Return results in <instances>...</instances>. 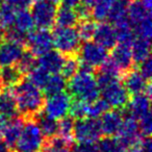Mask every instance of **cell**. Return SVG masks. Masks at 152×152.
<instances>
[{
    "label": "cell",
    "instance_id": "d590c367",
    "mask_svg": "<svg viewBox=\"0 0 152 152\" xmlns=\"http://www.w3.org/2000/svg\"><path fill=\"white\" fill-rule=\"evenodd\" d=\"M36 66H37L36 56L28 50H24L21 57L19 58V61L16 63V67L19 69V71L24 76L29 73Z\"/></svg>",
    "mask_w": 152,
    "mask_h": 152
},
{
    "label": "cell",
    "instance_id": "2e32d148",
    "mask_svg": "<svg viewBox=\"0 0 152 152\" xmlns=\"http://www.w3.org/2000/svg\"><path fill=\"white\" fill-rule=\"evenodd\" d=\"M93 40L107 50H110L117 44L116 29L112 23L103 21L97 24Z\"/></svg>",
    "mask_w": 152,
    "mask_h": 152
},
{
    "label": "cell",
    "instance_id": "db71d44e",
    "mask_svg": "<svg viewBox=\"0 0 152 152\" xmlns=\"http://www.w3.org/2000/svg\"><path fill=\"white\" fill-rule=\"evenodd\" d=\"M2 2H3V0H0V4H1Z\"/></svg>",
    "mask_w": 152,
    "mask_h": 152
},
{
    "label": "cell",
    "instance_id": "c3c4849f",
    "mask_svg": "<svg viewBox=\"0 0 152 152\" xmlns=\"http://www.w3.org/2000/svg\"><path fill=\"white\" fill-rule=\"evenodd\" d=\"M143 5L145 7L146 10L151 12V7H152V0H141Z\"/></svg>",
    "mask_w": 152,
    "mask_h": 152
},
{
    "label": "cell",
    "instance_id": "60d3db41",
    "mask_svg": "<svg viewBox=\"0 0 152 152\" xmlns=\"http://www.w3.org/2000/svg\"><path fill=\"white\" fill-rule=\"evenodd\" d=\"M128 152H152V143L150 137H142Z\"/></svg>",
    "mask_w": 152,
    "mask_h": 152
},
{
    "label": "cell",
    "instance_id": "f5cc1de1",
    "mask_svg": "<svg viewBox=\"0 0 152 152\" xmlns=\"http://www.w3.org/2000/svg\"><path fill=\"white\" fill-rule=\"evenodd\" d=\"M19 152H39V151H19Z\"/></svg>",
    "mask_w": 152,
    "mask_h": 152
},
{
    "label": "cell",
    "instance_id": "b9f144b4",
    "mask_svg": "<svg viewBox=\"0 0 152 152\" xmlns=\"http://www.w3.org/2000/svg\"><path fill=\"white\" fill-rule=\"evenodd\" d=\"M140 126V131H141L142 137H150L152 131V118L151 113L147 114L146 116L142 117L137 120Z\"/></svg>",
    "mask_w": 152,
    "mask_h": 152
},
{
    "label": "cell",
    "instance_id": "f35d334b",
    "mask_svg": "<svg viewBox=\"0 0 152 152\" xmlns=\"http://www.w3.org/2000/svg\"><path fill=\"white\" fill-rule=\"evenodd\" d=\"M49 75H50V73L45 71L44 69H42V68L39 67V66H36V67L28 73L27 78L29 79L34 86H37V87L42 90L43 88H44L45 83H46L47 79H48Z\"/></svg>",
    "mask_w": 152,
    "mask_h": 152
},
{
    "label": "cell",
    "instance_id": "8fae6325",
    "mask_svg": "<svg viewBox=\"0 0 152 152\" xmlns=\"http://www.w3.org/2000/svg\"><path fill=\"white\" fill-rule=\"evenodd\" d=\"M150 98L151 96L145 92L132 95V97L129 98L126 106L122 110L123 115H127L135 120H139L147 114H150Z\"/></svg>",
    "mask_w": 152,
    "mask_h": 152
},
{
    "label": "cell",
    "instance_id": "f546056e",
    "mask_svg": "<svg viewBox=\"0 0 152 152\" xmlns=\"http://www.w3.org/2000/svg\"><path fill=\"white\" fill-rule=\"evenodd\" d=\"M71 144L72 143L68 142L67 140L55 135L45 140V143L40 152H72Z\"/></svg>",
    "mask_w": 152,
    "mask_h": 152
},
{
    "label": "cell",
    "instance_id": "3957f363",
    "mask_svg": "<svg viewBox=\"0 0 152 152\" xmlns=\"http://www.w3.org/2000/svg\"><path fill=\"white\" fill-rule=\"evenodd\" d=\"M45 137L34 118L24 120L21 134L15 148L19 151H41L45 143Z\"/></svg>",
    "mask_w": 152,
    "mask_h": 152
},
{
    "label": "cell",
    "instance_id": "ab89813d",
    "mask_svg": "<svg viewBox=\"0 0 152 152\" xmlns=\"http://www.w3.org/2000/svg\"><path fill=\"white\" fill-rule=\"evenodd\" d=\"M87 107H88L87 102L81 101V100L76 99V98H72L71 104H70L69 115L73 119H75V120L87 118Z\"/></svg>",
    "mask_w": 152,
    "mask_h": 152
},
{
    "label": "cell",
    "instance_id": "4fadbf2b",
    "mask_svg": "<svg viewBox=\"0 0 152 152\" xmlns=\"http://www.w3.org/2000/svg\"><path fill=\"white\" fill-rule=\"evenodd\" d=\"M122 110L110 108L107 110L98 120L101 132L105 137H114L118 134V131L121 127L123 121Z\"/></svg>",
    "mask_w": 152,
    "mask_h": 152
},
{
    "label": "cell",
    "instance_id": "f907efd6",
    "mask_svg": "<svg viewBox=\"0 0 152 152\" xmlns=\"http://www.w3.org/2000/svg\"><path fill=\"white\" fill-rule=\"evenodd\" d=\"M50 1H52V2L55 3V4H57V3L61 2V0H50Z\"/></svg>",
    "mask_w": 152,
    "mask_h": 152
},
{
    "label": "cell",
    "instance_id": "5b68a950",
    "mask_svg": "<svg viewBox=\"0 0 152 152\" xmlns=\"http://www.w3.org/2000/svg\"><path fill=\"white\" fill-rule=\"evenodd\" d=\"M79 63L95 71L108 57V50L97 44L95 41H85L81 43L77 52Z\"/></svg>",
    "mask_w": 152,
    "mask_h": 152
},
{
    "label": "cell",
    "instance_id": "bcb514c9",
    "mask_svg": "<svg viewBox=\"0 0 152 152\" xmlns=\"http://www.w3.org/2000/svg\"><path fill=\"white\" fill-rule=\"evenodd\" d=\"M61 2L63 5H66V7L74 9L75 7L78 5V3L80 2V0H61Z\"/></svg>",
    "mask_w": 152,
    "mask_h": 152
},
{
    "label": "cell",
    "instance_id": "836d02e7",
    "mask_svg": "<svg viewBox=\"0 0 152 152\" xmlns=\"http://www.w3.org/2000/svg\"><path fill=\"white\" fill-rule=\"evenodd\" d=\"M77 25V32L81 41H91L93 40L94 34H95L97 23L95 20H91L90 18L88 19H81Z\"/></svg>",
    "mask_w": 152,
    "mask_h": 152
},
{
    "label": "cell",
    "instance_id": "ffe728a7",
    "mask_svg": "<svg viewBox=\"0 0 152 152\" xmlns=\"http://www.w3.org/2000/svg\"><path fill=\"white\" fill-rule=\"evenodd\" d=\"M0 114L9 119L20 115L13 89L10 87L1 88L0 90Z\"/></svg>",
    "mask_w": 152,
    "mask_h": 152
},
{
    "label": "cell",
    "instance_id": "44dd1931",
    "mask_svg": "<svg viewBox=\"0 0 152 152\" xmlns=\"http://www.w3.org/2000/svg\"><path fill=\"white\" fill-rule=\"evenodd\" d=\"M129 2L130 0H115L107 17V20H110L114 26L129 21L127 17V9Z\"/></svg>",
    "mask_w": 152,
    "mask_h": 152
},
{
    "label": "cell",
    "instance_id": "30bf717a",
    "mask_svg": "<svg viewBox=\"0 0 152 152\" xmlns=\"http://www.w3.org/2000/svg\"><path fill=\"white\" fill-rule=\"evenodd\" d=\"M71 99L70 94L65 91L48 96V98L45 99L43 112L51 118L58 120L69 115Z\"/></svg>",
    "mask_w": 152,
    "mask_h": 152
},
{
    "label": "cell",
    "instance_id": "9c48e42d",
    "mask_svg": "<svg viewBox=\"0 0 152 152\" xmlns=\"http://www.w3.org/2000/svg\"><path fill=\"white\" fill-rule=\"evenodd\" d=\"M25 46L36 57L41 56L53 48L52 32L46 28L32 29L26 34Z\"/></svg>",
    "mask_w": 152,
    "mask_h": 152
},
{
    "label": "cell",
    "instance_id": "7dc6e473",
    "mask_svg": "<svg viewBox=\"0 0 152 152\" xmlns=\"http://www.w3.org/2000/svg\"><path fill=\"white\" fill-rule=\"evenodd\" d=\"M9 121V118H7L5 116L0 114V137L2 135L3 133V130H4L5 126H7V123Z\"/></svg>",
    "mask_w": 152,
    "mask_h": 152
},
{
    "label": "cell",
    "instance_id": "816d5d0a",
    "mask_svg": "<svg viewBox=\"0 0 152 152\" xmlns=\"http://www.w3.org/2000/svg\"><path fill=\"white\" fill-rule=\"evenodd\" d=\"M1 88H2V83H1V78H0V90H1Z\"/></svg>",
    "mask_w": 152,
    "mask_h": 152
},
{
    "label": "cell",
    "instance_id": "5bb4252c",
    "mask_svg": "<svg viewBox=\"0 0 152 152\" xmlns=\"http://www.w3.org/2000/svg\"><path fill=\"white\" fill-rule=\"evenodd\" d=\"M24 51V45L9 40L0 41V67L16 65Z\"/></svg>",
    "mask_w": 152,
    "mask_h": 152
},
{
    "label": "cell",
    "instance_id": "4dcf8cb0",
    "mask_svg": "<svg viewBox=\"0 0 152 152\" xmlns=\"http://www.w3.org/2000/svg\"><path fill=\"white\" fill-rule=\"evenodd\" d=\"M74 122H75V119L72 118L70 115H67V116L58 119V121H57V135L72 143V141L74 140Z\"/></svg>",
    "mask_w": 152,
    "mask_h": 152
},
{
    "label": "cell",
    "instance_id": "ac0fdd59",
    "mask_svg": "<svg viewBox=\"0 0 152 152\" xmlns=\"http://www.w3.org/2000/svg\"><path fill=\"white\" fill-rule=\"evenodd\" d=\"M65 55L61 54L57 50H49L48 52L44 53L37 59V66L41 67L47 71L48 73H59L63 67Z\"/></svg>",
    "mask_w": 152,
    "mask_h": 152
},
{
    "label": "cell",
    "instance_id": "d6986e66",
    "mask_svg": "<svg viewBox=\"0 0 152 152\" xmlns=\"http://www.w3.org/2000/svg\"><path fill=\"white\" fill-rule=\"evenodd\" d=\"M24 120L25 119L19 115V116L11 118V120L7 121V126L3 130L1 137L9 148H15L20 137V134H21L22 128H23Z\"/></svg>",
    "mask_w": 152,
    "mask_h": 152
},
{
    "label": "cell",
    "instance_id": "52a82bcc",
    "mask_svg": "<svg viewBox=\"0 0 152 152\" xmlns=\"http://www.w3.org/2000/svg\"><path fill=\"white\" fill-rule=\"evenodd\" d=\"M101 135L98 119L83 118L74 122L73 139L77 143H97Z\"/></svg>",
    "mask_w": 152,
    "mask_h": 152
},
{
    "label": "cell",
    "instance_id": "1f68e13d",
    "mask_svg": "<svg viewBox=\"0 0 152 152\" xmlns=\"http://www.w3.org/2000/svg\"><path fill=\"white\" fill-rule=\"evenodd\" d=\"M115 0H97L92 11V16L96 22H103L107 20Z\"/></svg>",
    "mask_w": 152,
    "mask_h": 152
},
{
    "label": "cell",
    "instance_id": "7c38bea8",
    "mask_svg": "<svg viewBox=\"0 0 152 152\" xmlns=\"http://www.w3.org/2000/svg\"><path fill=\"white\" fill-rule=\"evenodd\" d=\"M122 124L118 131V137L126 145L128 150L142 137L137 120L127 115H123Z\"/></svg>",
    "mask_w": 152,
    "mask_h": 152
},
{
    "label": "cell",
    "instance_id": "d6a6232c",
    "mask_svg": "<svg viewBox=\"0 0 152 152\" xmlns=\"http://www.w3.org/2000/svg\"><path fill=\"white\" fill-rule=\"evenodd\" d=\"M16 10L5 2L0 4V31H4L13 26L16 16Z\"/></svg>",
    "mask_w": 152,
    "mask_h": 152
},
{
    "label": "cell",
    "instance_id": "f1b7e54d",
    "mask_svg": "<svg viewBox=\"0 0 152 152\" xmlns=\"http://www.w3.org/2000/svg\"><path fill=\"white\" fill-rule=\"evenodd\" d=\"M98 149L100 152H128V148L118 137H100L98 141Z\"/></svg>",
    "mask_w": 152,
    "mask_h": 152
},
{
    "label": "cell",
    "instance_id": "7bdbcfd3",
    "mask_svg": "<svg viewBox=\"0 0 152 152\" xmlns=\"http://www.w3.org/2000/svg\"><path fill=\"white\" fill-rule=\"evenodd\" d=\"M139 65V72L142 74L144 78L146 80H150L151 79V75H152V61H151V57H147L146 59H144L143 61H141Z\"/></svg>",
    "mask_w": 152,
    "mask_h": 152
},
{
    "label": "cell",
    "instance_id": "74e56055",
    "mask_svg": "<svg viewBox=\"0 0 152 152\" xmlns=\"http://www.w3.org/2000/svg\"><path fill=\"white\" fill-rule=\"evenodd\" d=\"M107 110H110L108 105L103 99H96L95 101L88 103L87 107V118L99 119Z\"/></svg>",
    "mask_w": 152,
    "mask_h": 152
},
{
    "label": "cell",
    "instance_id": "484cf974",
    "mask_svg": "<svg viewBox=\"0 0 152 152\" xmlns=\"http://www.w3.org/2000/svg\"><path fill=\"white\" fill-rule=\"evenodd\" d=\"M66 89H67V79L61 73H53L49 75L42 91L45 95L51 96L64 92Z\"/></svg>",
    "mask_w": 152,
    "mask_h": 152
},
{
    "label": "cell",
    "instance_id": "277c9868",
    "mask_svg": "<svg viewBox=\"0 0 152 152\" xmlns=\"http://www.w3.org/2000/svg\"><path fill=\"white\" fill-rule=\"evenodd\" d=\"M53 47L58 52L66 55H76L81 45L78 32L74 27L56 26L52 31Z\"/></svg>",
    "mask_w": 152,
    "mask_h": 152
},
{
    "label": "cell",
    "instance_id": "9a60e30c",
    "mask_svg": "<svg viewBox=\"0 0 152 152\" xmlns=\"http://www.w3.org/2000/svg\"><path fill=\"white\" fill-rule=\"evenodd\" d=\"M110 50H112L110 59L116 64L121 73L123 74L128 70H130L131 68H133V59L132 54H131L130 45L117 43Z\"/></svg>",
    "mask_w": 152,
    "mask_h": 152
},
{
    "label": "cell",
    "instance_id": "f6af8a7d",
    "mask_svg": "<svg viewBox=\"0 0 152 152\" xmlns=\"http://www.w3.org/2000/svg\"><path fill=\"white\" fill-rule=\"evenodd\" d=\"M4 2L15 9L16 11H19V10L28 9L31 5L32 1L31 0H4Z\"/></svg>",
    "mask_w": 152,
    "mask_h": 152
},
{
    "label": "cell",
    "instance_id": "d4e9b609",
    "mask_svg": "<svg viewBox=\"0 0 152 152\" xmlns=\"http://www.w3.org/2000/svg\"><path fill=\"white\" fill-rule=\"evenodd\" d=\"M45 139H50L57 135V120L49 117L44 112H41L34 117Z\"/></svg>",
    "mask_w": 152,
    "mask_h": 152
},
{
    "label": "cell",
    "instance_id": "4316f807",
    "mask_svg": "<svg viewBox=\"0 0 152 152\" xmlns=\"http://www.w3.org/2000/svg\"><path fill=\"white\" fill-rule=\"evenodd\" d=\"M148 16H151V12L145 9L141 0H130L127 9V17L131 26L142 21Z\"/></svg>",
    "mask_w": 152,
    "mask_h": 152
},
{
    "label": "cell",
    "instance_id": "cb8c5ba5",
    "mask_svg": "<svg viewBox=\"0 0 152 152\" xmlns=\"http://www.w3.org/2000/svg\"><path fill=\"white\" fill-rule=\"evenodd\" d=\"M12 27L23 34H27L29 31H31L34 27V22L30 12L27 9L19 10L16 12L15 20Z\"/></svg>",
    "mask_w": 152,
    "mask_h": 152
},
{
    "label": "cell",
    "instance_id": "83f0119b",
    "mask_svg": "<svg viewBox=\"0 0 152 152\" xmlns=\"http://www.w3.org/2000/svg\"><path fill=\"white\" fill-rule=\"evenodd\" d=\"M23 77L24 75L19 71L16 65L0 67V78H1L2 87H14Z\"/></svg>",
    "mask_w": 152,
    "mask_h": 152
},
{
    "label": "cell",
    "instance_id": "6da1fadb",
    "mask_svg": "<svg viewBox=\"0 0 152 152\" xmlns=\"http://www.w3.org/2000/svg\"><path fill=\"white\" fill-rule=\"evenodd\" d=\"M12 89L16 98L19 114L24 119L34 118L43 110L45 94L27 77L24 76L19 83L12 87Z\"/></svg>",
    "mask_w": 152,
    "mask_h": 152
},
{
    "label": "cell",
    "instance_id": "e0dca14e",
    "mask_svg": "<svg viewBox=\"0 0 152 152\" xmlns=\"http://www.w3.org/2000/svg\"><path fill=\"white\" fill-rule=\"evenodd\" d=\"M123 86L127 90L129 95H134L142 92H145L147 83L150 80H146L137 69L131 68L130 70L122 74Z\"/></svg>",
    "mask_w": 152,
    "mask_h": 152
},
{
    "label": "cell",
    "instance_id": "e575fe53",
    "mask_svg": "<svg viewBox=\"0 0 152 152\" xmlns=\"http://www.w3.org/2000/svg\"><path fill=\"white\" fill-rule=\"evenodd\" d=\"M79 70V59L77 55H66L64 59L63 67L59 73L66 79H70Z\"/></svg>",
    "mask_w": 152,
    "mask_h": 152
},
{
    "label": "cell",
    "instance_id": "681fc988",
    "mask_svg": "<svg viewBox=\"0 0 152 152\" xmlns=\"http://www.w3.org/2000/svg\"><path fill=\"white\" fill-rule=\"evenodd\" d=\"M7 144L4 143V141H3L1 137H0V152H7Z\"/></svg>",
    "mask_w": 152,
    "mask_h": 152
},
{
    "label": "cell",
    "instance_id": "8d00e7d4",
    "mask_svg": "<svg viewBox=\"0 0 152 152\" xmlns=\"http://www.w3.org/2000/svg\"><path fill=\"white\" fill-rule=\"evenodd\" d=\"M132 27V30L134 32L135 37L143 39H151L152 34V22H151V16L144 18L142 21L137 22V24H134Z\"/></svg>",
    "mask_w": 152,
    "mask_h": 152
},
{
    "label": "cell",
    "instance_id": "ee69618b",
    "mask_svg": "<svg viewBox=\"0 0 152 152\" xmlns=\"http://www.w3.org/2000/svg\"><path fill=\"white\" fill-rule=\"evenodd\" d=\"M72 152H100L96 143H77L71 149Z\"/></svg>",
    "mask_w": 152,
    "mask_h": 152
},
{
    "label": "cell",
    "instance_id": "ba28073f",
    "mask_svg": "<svg viewBox=\"0 0 152 152\" xmlns=\"http://www.w3.org/2000/svg\"><path fill=\"white\" fill-rule=\"evenodd\" d=\"M56 9V4L50 0H39L32 2L30 14L34 25L38 28L50 29L54 25Z\"/></svg>",
    "mask_w": 152,
    "mask_h": 152
},
{
    "label": "cell",
    "instance_id": "8992f818",
    "mask_svg": "<svg viewBox=\"0 0 152 152\" xmlns=\"http://www.w3.org/2000/svg\"><path fill=\"white\" fill-rule=\"evenodd\" d=\"M102 99L110 108L123 110L129 100V94L123 86L120 78L110 81L99 89Z\"/></svg>",
    "mask_w": 152,
    "mask_h": 152
},
{
    "label": "cell",
    "instance_id": "603a6c76",
    "mask_svg": "<svg viewBox=\"0 0 152 152\" xmlns=\"http://www.w3.org/2000/svg\"><path fill=\"white\" fill-rule=\"evenodd\" d=\"M54 23H56V26L61 27H74L78 23V17L76 15L75 10L61 4L58 9H56Z\"/></svg>",
    "mask_w": 152,
    "mask_h": 152
},
{
    "label": "cell",
    "instance_id": "7a4b0ae2",
    "mask_svg": "<svg viewBox=\"0 0 152 152\" xmlns=\"http://www.w3.org/2000/svg\"><path fill=\"white\" fill-rule=\"evenodd\" d=\"M67 89L72 98H76L87 103L99 98L100 91L93 71L79 69L67 83Z\"/></svg>",
    "mask_w": 152,
    "mask_h": 152
},
{
    "label": "cell",
    "instance_id": "11a10c76",
    "mask_svg": "<svg viewBox=\"0 0 152 152\" xmlns=\"http://www.w3.org/2000/svg\"><path fill=\"white\" fill-rule=\"evenodd\" d=\"M7 152H13V151H9V150H7Z\"/></svg>",
    "mask_w": 152,
    "mask_h": 152
},
{
    "label": "cell",
    "instance_id": "7402d4cb",
    "mask_svg": "<svg viewBox=\"0 0 152 152\" xmlns=\"http://www.w3.org/2000/svg\"><path fill=\"white\" fill-rule=\"evenodd\" d=\"M130 48L133 63H135L137 65L150 56L151 44H150V40H148V39L135 37L133 42L131 43Z\"/></svg>",
    "mask_w": 152,
    "mask_h": 152
}]
</instances>
